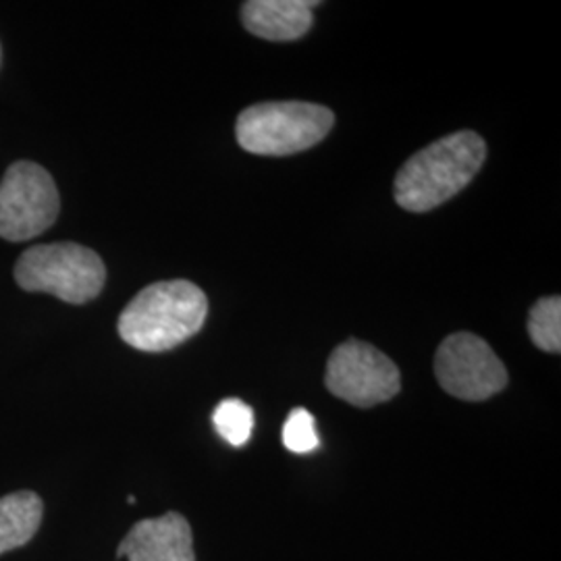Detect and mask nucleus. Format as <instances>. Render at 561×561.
Returning <instances> with one entry per match:
<instances>
[{"mask_svg": "<svg viewBox=\"0 0 561 561\" xmlns=\"http://www.w3.org/2000/svg\"><path fill=\"white\" fill-rule=\"evenodd\" d=\"M208 300L190 280L148 285L119 317L121 340L140 352H167L192 340L206 321Z\"/></svg>", "mask_w": 561, "mask_h": 561, "instance_id": "f03ea898", "label": "nucleus"}, {"mask_svg": "<svg viewBox=\"0 0 561 561\" xmlns=\"http://www.w3.org/2000/svg\"><path fill=\"white\" fill-rule=\"evenodd\" d=\"M324 385L335 398L356 408H375L400 393V368L375 345L347 340L327 362Z\"/></svg>", "mask_w": 561, "mask_h": 561, "instance_id": "423d86ee", "label": "nucleus"}, {"mask_svg": "<svg viewBox=\"0 0 561 561\" xmlns=\"http://www.w3.org/2000/svg\"><path fill=\"white\" fill-rule=\"evenodd\" d=\"M314 7L317 0H248L241 7V21L262 41H298L312 27Z\"/></svg>", "mask_w": 561, "mask_h": 561, "instance_id": "1a4fd4ad", "label": "nucleus"}, {"mask_svg": "<svg viewBox=\"0 0 561 561\" xmlns=\"http://www.w3.org/2000/svg\"><path fill=\"white\" fill-rule=\"evenodd\" d=\"M213 424L225 442L241 447L250 442L254 431V412L248 403L236 398L222 400L213 414Z\"/></svg>", "mask_w": 561, "mask_h": 561, "instance_id": "f8f14e48", "label": "nucleus"}, {"mask_svg": "<svg viewBox=\"0 0 561 561\" xmlns=\"http://www.w3.org/2000/svg\"><path fill=\"white\" fill-rule=\"evenodd\" d=\"M117 558L127 561H196L192 526L178 512L134 524Z\"/></svg>", "mask_w": 561, "mask_h": 561, "instance_id": "6e6552de", "label": "nucleus"}, {"mask_svg": "<svg viewBox=\"0 0 561 561\" xmlns=\"http://www.w3.org/2000/svg\"><path fill=\"white\" fill-rule=\"evenodd\" d=\"M283 445L291 454H310L321 445V439L317 435V422L308 410H291V414L283 424Z\"/></svg>", "mask_w": 561, "mask_h": 561, "instance_id": "ddd939ff", "label": "nucleus"}, {"mask_svg": "<svg viewBox=\"0 0 561 561\" xmlns=\"http://www.w3.org/2000/svg\"><path fill=\"white\" fill-rule=\"evenodd\" d=\"M528 333L533 343L549 354L561 352V298L551 296L537 301L528 317Z\"/></svg>", "mask_w": 561, "mask_h": 561, "instance_id": "9b49d317", "label": "nucleus"}, {"mask_svg": "<svg viewBox=\"0 0 561 561\" xmlns=\"http://www.w3.org/2000/svg\"><path fill=\"white\" fill-rule=\"evenodd\" d=\"M486 159V144L474 131H458L433 141L405 162L393 183V196L408 213H428L474 180Z\"/></svg>", "mask_w": 561, "mask_h": 561, "instance_id": "f257e3e1", "label": "nucleus"}, {"mask_svg": "<svg viewBox=\"0 0 561 561\" xmlns=\"http://www.w3.org/2000/svg\"><path fill=\"white\" fill-rule=\"evenodd\" d=\"M435 375L443 389L463 401H484L503 391L507 370L493 347L472 333H454L435 354Z\"/></svg>", "mask_w": 561, "mask_h": 561, "instance_id": "0eeeda50", "label": "nucleus"}, {"mask_svg": "<svg viewBox=\"0 0 561 561\" xmlns=\"http://www.w3.org/2000/svg\"><path fill=\"white\" fill-rule=\"evenodd\" d=\"M44 505L32 491H18L0 500V556L32 541L41 528Z\"/></svg>", "mask_w": 561, "mask_h": 561, "instance_id": "9d476101", "label": "nucleus"}, {"mask_svg": "<svg viewBox=\"0 0 561 561\" xmlns=\"http://www.w3.org/2000/svg\"><path fill=\"white\" fill-rule=\"evenodd\" d=\"M335 115L312 102H262L248 106L236 123L241 148L259 157L298 154L327 138Z\"/></svg>", "mask_w": 561, "mask_h": 561, "instance_id": "7ed1b4c3", "label": "nucleus"}, {"mask_svg": "<svg viewBox=\"0 0 561 561\" xmlns=\"http://www.w3.org/2000/svg\"><path fill=\"white\" fill-rule=\"evenodd\" d=\"M15 280L25 291L50 294L80 306L101 296L106 268L94 250L80 243H42L21 254Z\"/></svg>", "mask_w": 561, "mask_h": 561, "instance_id": "20e7f679", "label": "nucleus"}, {"mask_svg": "<svg viewBox=\"0 0 561 561\" xmlns=\"http://www.w3.org/2000/svg\"><path fill=\"white\" fill-rule=\"evenodd\" d=\"M60 210L59 190L41 164H11L0 183V238L27 241L42 236Z\"/></svg>", "mask_w": 561, "mask_h": 561, "instance_id": "39448f33", "label": "nucleus"}]
</instances>
